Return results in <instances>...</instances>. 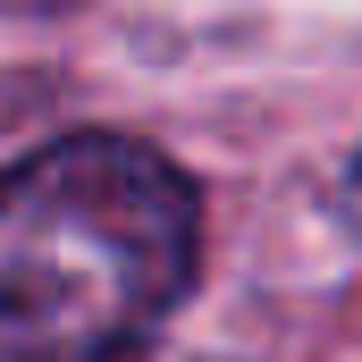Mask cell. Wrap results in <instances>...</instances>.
<instances>
[{
    "instance_id": "cell-1",
    "label": "cell",
    "mask_w": 362,
    "mask_h": 362,
    "mask_svg": "<svg viewBox=\"0 0 362 362\" xmlns=\"http://www.w3.org/2000/svg\"><path fill=\"white\" fill-rule=\"evenodd\" d=\"M202 194L135 135L0 169V362H127L194 286Z\"/></svg>"
},
{
    "instance_id": "cell-2",
    "label": "cell",
    "mask_w": 362,
    "mask_h": 362,
    "mask_svg": "<svg viewBox=\"0 0 362 362\" xmlns=\"http://www.w3.org/2000/svg\"><path fill=\"white\" fill-rule=\"evenodd\" d=\"M337 211H346V228L362 236V152L346 160V185H337Z\"/></svg>"
}]
</instances>
